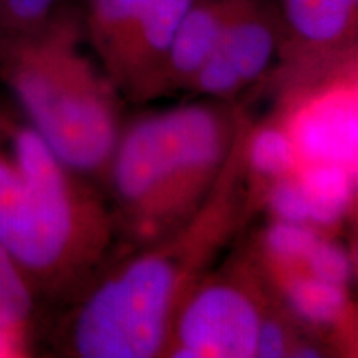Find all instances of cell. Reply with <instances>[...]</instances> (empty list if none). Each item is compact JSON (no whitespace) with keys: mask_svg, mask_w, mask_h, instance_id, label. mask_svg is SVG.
Segmentation results:
<instances>
[{"mask_svg":"<svg viewBox=\"0 0 358 358\" xmlns=\"http://www.w3.org/2000/svg\"><path fill=\"white\" fill-rule=\"evenodd\" d=\"M244 118L216 186L194 216L159 239L105 264L69 297L57 350L77 358H155L168 350L174 317L244 227L254 208Z\"/></svg>","mask_w":358,"mask_h":358,"instance_id":"cell-1","label":"cell"},{"mask_svg":"<svg viewBox=\"0 0 358 358\" xmlns=\"http://www.w3.org/2000/svg\"><path fill=\"white\" fill-rule=\"evenodd\" d=\"M116 237L108 203L0 101V243L37 297L69 299Z\"/></svg>","mask_w":358,"mask_h":358,"instance_id":"cell-2","label":"cell"},{"mask_svg":"<svg viewBox=\"0 0 358 358\" xmlns=\"http://www.w3.org/2000/svg\"><path fill=\"white\" fill-rule=\"evenodd\" d=\"M209 100L124 122L103 185L116 236L134 248L178 229L216 186L245 116Z\"/></svg>","mask_w":358,"mask_h":358,"instance_id":"cell-3","label":"cell"},{"mask_svg":"<svg viewBox=\"0 0 358 358\" xmlns=\"http://www.w3.org/2000/svg\"><path fill=\"white\" fill-rule=\"evenodd\" d=\"M82 43L78 10L64 7L42 32L0 40V82L66 168L103 182L124 124L122 96Z\"/></svg>","mask_w":358,"mask_h":358,"instance_id":"cell-4","label":"cell"},{"mask_svg":"<svg viewBox=\"0 0 358 358\" xmlns=\"http://www.w3.org/2000/svg\"><path fill=\"white\" fill-rule=\"evenodd\" d=\"M192 0H82L83 42L122 100L168 95L174 34Z\"/></svg>","mask_w":358,"mask_h":358,"instance_id":"cell-5","label":"cell"},{"mask_svg":"<svg viewBox=\"0 0 358 358\" xmlns=\"http://www.w3.org/2000/svg\"><path fill=\"white\" fill-rule=\"evenodd\" d=\"M272 297L274 289L256 259L208 272L179 307L164 357L256 358Z\"/></svg>","mask_w":358,"mask_h":358,"instance_id":"cell-6","label":"cell"},{"mask_svg":"<svg viewBox=\"0 0 358 358\" xmlns=\"http://www.w3.org/2000/svg\"><path fill=\"white\" fill-rule=\"evenodd\" d=\"M355 58L334 69L289 82L280 122L301 164L337 163L357 169Z\"/></svg>","mask_w":358,"mask_h":358,"instance_id":"cell-7","label":"cell"},{"mask_svg":"<svg viewBox=\"0 0 358 358\" xmlns=\"http://www.w3.org/2000/svg\"><path fill=\"white\" fill-rule=\"evenodd\" d=\"M280 43L277 0H231L216 50L196 77L191 93L234 100L271 71Z\"/></svg>","mask_w":358,"mask_h":358,"instance_id":"cell-8","label":"cell"},{"mask_svg":"<svg viewBox=\"0 0 358 358\" xmlns=\"http://www.w3.org/2000/svg\"><path fill=\"white\" fill-rule=\"evenodd\" d=\"M280 75L289 82L355 58L358 0H277Z\"/></svg>","mask_w":358,"mask_h":358,"instance_id":"cell-9","label":"cell"},{"mask_svg":"<svg viewBox=\"0 0 358 358\" xmlns=\"http://www.w3.org/2000/svg\"><path fill=\"white\" fill-rule=\"evenodd\" d=\"M229 6L231 0H192L187 7L169 48L168 95L191 92L198 73L216 50Z\"/></svg>","mask_w":358,"mask_h":358,"instance_id":"cell-10","label":"cell"},{"mask_svg":"<svg viewBox=\"0 0 358 358\" xmlns=\"http://www.w3.org/2000/svg\"><path fill=\"white\" fill-rule=\"evenodd\" d=\"M257 261V259H256ZM279 301L299 324L312 330L338 329L345 319L347 287L322 280L303 268L268 267L257 261Z\"/></svg>","mask_w":358,"mask_h":358,"instance_id":"cell-11","label":"cell"},{"mask_svg":"<svg viewBox=\"0 0 358 358\" xmlns=\"http://www.w3.org/2000/svg\"><path fill=\"white\" fill-rule=\"evenodd\" d=\"M295 173L306 191L312 226L322 232L337 226L355 196L357 169L337 163H308Z\"/></svg>","mask_w":358,"mask_h":358,"instance_id":"cell-12","label":"cell"},{"mask_svg":"<svg viewBox=\"0 0 358 358\" xmlns=\"http://www.w3.org/2000/svg\"><path fill=\"white\" fill-rule=\"evenodd\" d=\"M245 164L254 199L268 182L287 176L301 166L297 150L287 128L280 120H272L261 127L249 123L245 136Z\"/></svg>","mask_w":358,"mask_h":358,"instance_id":"cell-13","label":"cell"},{"mask_svg":"<svg viewBox=\"0 0 358 358\" xmlns=\"http://www.w3.org/2000/svg\"><path fill=\"white\" fill-rule=\"evenodd\" d=\"M37 299L19 264L0 243V332L29 342Z\"/></svg>","mask_w":358,"mask_h":358,"instance_id":"cell-14","label":"cell"},{"mask_svg":"<svg viewBox=\"0 0 358 358\" xmlns=\"http://www.w3.org/2000/svg\"><path fill=\"white\" fill-rule=\"evenodd\" d=\"M322 236V231L312 224L274 219L261 237L257 261L268 267L301 268Z\"/></svg>","mask_w":358,"mask_h":358,"instance_id":"cell-15","label":"cell"},{"mask_svg":"<svg viewBox=\"0 0 358 358\" xmlns=\"http://www.w3.org/2000/svg\"><path fill=\"white\" fill-rule=\"evenodd\" d=\"M65 7V0H0V40L35 35Z\"/></svg>","mask_w":358,"mask_h":358,"instance_id":"cell-16","label":"cell"},{"mask_svg":"<svg viewBox=\"0 0 358 358\" xmlns=\"http://www.w3.org/2000/svg\"><path fill=\"white\" fill-rule=\"evenodd\" d=\"M259 196L274 214V219L310 224L308 201L297 173L274 179Z\"/></svg>","mask_w":358,"mask_h":358,"instance_id":"cell-17","label":"cell"},{"mask_svg":"<svg viewBox=\"0 0 358 358\" xmlns=\"http://www.w3.org/2000/svg\"><path fill=\"white\" fill-rule=\"evenodd\" d=\"M322 280L347 287L352 279V259L338 243L322 236L308 252L302 267Z\"/></svg>","mask_w":358,"mask_h":358,"instance_id":"cell-18","label":"cell"}]
</instances>
